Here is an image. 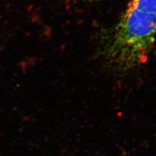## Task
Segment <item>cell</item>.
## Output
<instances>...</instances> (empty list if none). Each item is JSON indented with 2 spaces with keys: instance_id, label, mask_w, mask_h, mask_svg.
I'll list each match as a JSON object with an SVG mask.
<instances>
[{
  "instance_id": "1",
  "label": "cell",
  "mask_w": 156,
  "mask_h": 156,
  "mask_svg": "<svg viewBox=\"0 0 156 156\" xmlns=\"http://www.w3.org/2000/svg\"><path fill=\"white\" fill-rule=\"evenodd\" d=\"M156 41V0H129L105 48L108 61L120 71L144 64Z\"/></svg>"
},
{
  "instance_id": "2",
  "label": "cell",
  "mask_w": 156,
  "mask_h": 156,
  "mask_svg": "<svg viewBox=\"0 0 156 156\" xmlns=\"http://www.w3.org/2000/svg\"><path fill=\"white\" fill-rule=\"evenodd\" d=\"M85 1H95V0H85Z\"/></svg>"
}]
</instances>
